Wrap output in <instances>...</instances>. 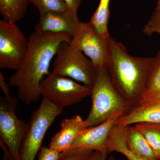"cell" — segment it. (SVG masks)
I'll use <instances>...</instances> for the list:
<instances>
[{
	"instance_id": "7c38bea8",
	"label": "cell",
	"mask_w": 160,
	"mask_h": 160,
	"mask_svg": "<svg viewBox=\"0 0 160 160\" xmlns=\"http://www.w3.org/2000/svg\"><path fill=\"white\" fill-rule=\"evenodd\" d=\"M60 126L61 129L52 138L48 146L60 152L69 149L82 132L90 127L86 119L78 115L62 120Z\"/></svg>"
},
{
	"instance_id": "277c9868",
	"label": "cell",
	"mask_w": 160,
	"mask_h": 160,
	"mask_svg": "<svg viewBox=\"0 0 160 160\" xmlns=\"http://www.w3.org/2000/svg\"><path fill=\"white\" fill-rule=\"evenodd\" d=\"M63 109L43 98L32 114L19 150V160H35L47 131Z\"/></svg>"
},
{
	"instance_id": "d4e9b609",
	"label": "cell",
	"mask_w": 160,
	"mask_h": 160,
	"mask_svg": "<svg viewBox=\"0 0 160 160\" xmlns=\"http://www.w3.org/2000/svg\"><path fill=\"white\" fill-rule=\"evenodd\" d=\"M9 83L6 82L2 72H0V86L2 90L4 96L10 95V89Z\"/></svg>"
},
{
	"instance_id": "4316f807",
	"label": "cell",
	"mask_w": 160,
	"mask_h": 160,
	"mask_svg": "<svg viewBox=\"0 0 160 160\" xmlns=\"http://www.w3.org/2000/svg\"><path fill=\"white\" fill-rule=\"evenodd\" d=\"M91 160H114V158L113 156H111L108 159H107V158L102 157V156L98 154L95 152Z\"/></svg>"
},
{
	"instance_id": "d6986e66",
	"label": "cell",
	"mask_w": 160,
	"mask_h": 160,
	"mask_svg": "<svg viewBox=\"0 0 160 160\" xmlns=\"http://www.w3.org/2000/svg\"><path fill=\"white\" fill-rule=\"evenodd\" d=\"M134 126L147 140L157 160H160V124L139 123Z\"/></svg>"
},
{
	"instance_id": "3957f363",
	"label": "cell",
	"mask_w": 160,
	"mask_h": 160,
	"mask_svg": "<svg viewBox=\"0 0 160 160\" xmlns=\"http://www.w3.org/2000/svg\"><path fill=\"white\" fill-rule=\"evenodd\" d=\"M90 97L91 108L86 119L89 127L99 125L117 113L126 114L132 108L116 88L106 67L96 69Z\"/></svg>"
},
{
	"instance_id": "2e32d148",
	"label": "cell",
	"mask_w": 160,
	"mask_h": 160,
	"mask_svg": "<svg viewBox=\"0 0 160 160\" xmlns=\"http://www.w3.org/2000/svg\"><path fill=\"white\" fill-rule=\"evenodd\" d=\"M127 127L117 124L113 126L109 136V153L116 152L125 156L127 160H145L130 150L127 146L126 141Z\"/></svg>"
},
{
	"instance_id": "4fadbf2b",
	"label": "cell",
	"mask_w": 160,
	"mask_h": 160,
	"mask_svg": "<svg viewBox=\"0 0 160 160\" xmlns=\"http://www.w3.org/2000/svg\"><path fill=\"white\" fill-rule=\"evenodd\" d=\"M142 122L160 124V103L133 106L126 114L119 118L116 124L127 127Z\"/></svg>"
},
{
	"instance_id": "ffe728a7",
	"label": "cell",
	"mask_w": 160,
	"mask_h": 160,
	"mask_svg": "<svg viewBox=\"0 0 160 160\" xmlns=\"http://www.w3.org/2000/svg\"><path fill=\"white\" fill-rule=\"evenodd\" d=\"M39 12L40 16L50 12H64L68 10L63 0H29Z\"/></svg>"
},
{
	"instance_id": "8fae6325",
	"label": "cell",
	"mask_w": 160,
	"mask_h": 160,
	"mask_svg": "<svg viewBox=\"0 0 160 160\" xmlns=\"http://www.w3.org/2000/svg\"><path fill=\"white\" fill-rule=\"evenodd\" d=\"M81 22L77 14L67 10L64 12H50L40 16L35 31L52 33L75 34Z\"/></svg>"
},
{
	"instance_id": "e0dca14e",
	"label": "cell",
	"mask_w": 160,
	"mask_h": 160,
	"mask_svg": "<svg viewBox=\"0 0 160 160\" xmlns=\"http://www.w3.org/2000/svg\"><path fill=\"white\" fill-rule=\"evenodd\" d=\"M29 0H0V14L6 22L16 23L23 18Z\"/></svg>"
},
{
	"instance_id": "7a4b0ae2",
	"label": "cell",
	"mask_w": 160,
	"mask_h": 160,
	"mask_svg": "<svg viewBox=\"0 0 160 160\" xmlns=\"http://www.w3.org/2000/svg\"><path fill=\"white\" fill-rule=\"evenodd\" d=\"M109 42V75L121 95L133 107L146 87L153 58L132 56L122 43L110 36Z\"/></svg>"
},
{
	"instance_id": "ac0fdd59",
	"label": "cell",
	"mask_w": 160,
	"mask_h": 160,
	"mask_svg": "<svg viewBox=\"0 0 160 160\" xmlns=\"http://www.w3.org/2000/svg\"><path fill=\"white\" fill-rule=\"evenodd\" d=\"M111 0H100L97 9L89 22V25L99 35L105 38L109 36L108 25L110 16Z\"/></svg>"
},
{
	"instance_id": "52a82bcc",
	"label": "cell",
	"mask_w": 160,
	"mask_h": 160,
	"mask_svg": "<svg viewBox=\"0 0 160 160\" xmlns=\"http://www.w3.org/2000/svg\"><path fill=\"white\" fill-rule=\"evenodd\" d=\"M18 103V99L14 96L0 98V141L15 160L19 159L20 147L28 126V123L16 114Z\"/></svg>"
},
{
	"instance_id": "8992f818",
	"label": "cell",
	"mask_w": 160,
	"mask_h": 160,
	"mask_svg": "<svg viewBox=\"0 0 160 160\" xmlns=\"http://www.w3.org/2000/svg\"><path fill=\"white\" fill-rule=\"evenodd\" d=\"M91 87L52 72L41 83V97L64 109L90 96Z\"/></svg>"
},
{
	"instance_id": "f1b7e54d",
	"label": "cell",
	"mask_w": 160,
	"mask_h": 160,
	"mask_svg": "<svg viewBox=\"0 0 160 160\" xmlns=\"http://www.w3.org/2000/svg\"></svg>"
},
{
	"instance_id": "5b68a950",
	"label": "cell",
	"mask_w": 160,
	"mask_h": 160,
	"mask_svg": "<svg viewBox=\"0 0 160 160\" xmlns=\"http://www.w3.org/2000/svg\"><path fill=\"white\" fill-rule=\"evenodd\" d=\"M52 72L70 78L91 87L96 70L91 60L70 42H63L58 48L52 64Z\"/></svg>"
},
{
	"instance_id": "9a60e30c",
	"label": "cell",
	"mask_w": 160,
	"mask_h": 160,
	"mask_svg": "<svg viewBox=\"0 0 160 160\" xmlns=\"http://www.w3.org/2000/svg\"><path fill=\"white\" fill-rule=\"evenodd\" d=\"M126 141L128 148L143 159L158 160L147 140L134 126L127 127Z\"/></svg>"
},
{
	"instance_id": "44dd1931",
	"label": "cell",
	"mask_w": 160,
	"mask_h": 160,
	"mask_svg": "<svg viewBox=\"0 0 160 160\" xmlns=\"http://www.w3.org/2000/svg\"><path fill=\"white\" fill-rule=\"evenodd\" d=\"M94 152L89 149H68L60 153L58 160H91Z\"/></svg>"
},
{
	"instance_id": "ba28073f",
	"label": "cell",
	"mask_w": 160,
	"mask_h": 160,
	"mask_svg": "<svg viewBox=\"0 0 160 160\" xmlns=\"http://www.w3.org/2000/svg\"><path fill=\"white\" fill-rule=\"evenodd\" d=\"M27 40L16 23L0 20V68L17 70L26 57Z\"/></svg>"
},
{
	"instance_id": "30bf717a",
	"label": "cell",
	"mask_w": 160,
	"mask_h": 160,
	"mask_svg": "<svg viewBox=\"0 0 160 160\" xmlns=\"http://www.w3.org/2000/svg\"><path fill=\"white\" fill-rule=\"evenodd\" d=\"M123 115L122 113H117L99 125L86 128L75 140L68 149H89L107 158L109 153L110 132L118 119Z\"/></svg>"
},
{
	"instance_id": "83f0119b",
	"label": "cell",
	"mask_w": 160,
	"mask_h": 160,
	"mask_svg": "<svg viewBox=\"0 0 160 160\" xmlns=\"http://www.w3.org/2000/svg\"><path fill=\"white\" fill-rule=\"evenodd\" d=\"M155 9L160 10V0H158L157 4Z\"/></svg>"
},
{
	"instance_id": "cb8c5ba5",
	"label": "cell",
	"mask_w": 160,
	"mask_h": 160,
	"mask_svg": "<svg viewBox=\"0 0 160 160\" xmlns=\"http://www.w3.org/2000/svg\"><path fill=\"white\" fill-rule=\"evenodd\" d=\"M68 8V10L77 14L78 10L82 0H63Z\"/></svg>"
},
{
	"instance_id": "603a6c76",
	"label": "cell",
	"mask_w": 160,
	"mask_h": 160,
	"mask_svg": "<svg viewBox=\"0 0 160 160\" xmlns=\"http://www.w3.org/2000/svg\"><path fill=\"white\" fill-rule=\"evenodd\" d=\"M61 152L49 147H42L38 153V160H58Z\"/></svg>"
},
{
	"instance_id": "9c48e42d",
	"label": "cell",
	"mask_w": 160,
	"mask_h": 160,
	"mask_svg": "<svg viewBox=\"0 0 160 160\" xmlns=\"http://www.w3.org/2000/svg\"><path fill=\"white\" fill-rule=\"evenodd\" d=\"M110 37V36H109ZM97 33L89 23L81 22L70 43L91 60L96 70L106 67L109 57V38Z\"/></svg>"
},
{
	"instance_id": "7402d4cb",
	"label": "cell",
	"mask_w": 160,
	"mask_h": 160,
	"mask_svg": "<svg viewBox=\"0 0 160 160\" xmlns=\"http://www.w3.org/2000/svg\"><path fill=\"white\" fill-rule=\"evenodd\" d=\"M143 32L148 36L155 33L160 36V10L155 9L151 17L145 25Z\"/></svg>"
},
{
	"instance_id": "6da1fadb",
	"label": "cell",
	"mask_w": 160,
	"mask_h": 160,
	"mask_svg": "<svg viewBox=\"0 0 160 160\" xmlns=\"http://www.w3.org/2000/svg\"><path fill=\"white\" fill-rule=\"evenodd\" d=\"M72 38L66 33L35 31L30 35L25 59L8 79L9 86L17 89L19 99L26 105L39 101L40 85L50 73V64L59 46L63 42H70Z\"/></svg>"
},
{
	"instance_id": "484cf974",
	"label": "cell",
	"mask_w": 160,
	"mask_h": 160,
	"mask_svg": "<svg viewBox=\"0 0 160 160\" xmlns=\"http://www.w3.org/2000/svg\"><path fill=\"white\" fill-rule=\"evenodd\" d=\"M0 146L3 152V156L2 160H15L12 155L10 152L8 150V148L1 141H0Z\"/></svg>"
},
{
	"instance_id": "5bb4252c",
	"label": "cell",
	"mask_w": 160,
	"mask_h": 160,
	"mask_svg": "<svg viewBox=\"0 0 160 160\" xmlns=\"http://www.w3.org/2000/svg\"><path fill=\"white\" fill-rule=\"evenodd\" d=\"M158 103H160V50L153 57L146 87L137 105Z\"/></svg>"
}]
</instances>
